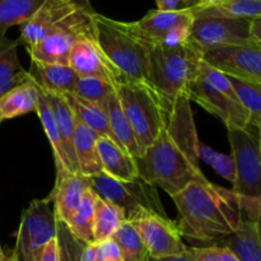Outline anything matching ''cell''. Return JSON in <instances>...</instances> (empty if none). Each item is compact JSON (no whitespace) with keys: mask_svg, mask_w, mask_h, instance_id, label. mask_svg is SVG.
Masks as SVG:
<instances>
[{"mask_svg":"<svg viewBox=\"0 0 261 261\" xmlns=\"http://www.w3.org/2000/svg\"><path fill=\"white\" fill-rule=\"evenodd\" d=\"M201 55L204 63L214 70L261 86V45L222 46Z\"/></svg>","mask_w":261,"mask_h":261,"instance_id":"7c38bea8","label":"cell"},{"mask_svg":"<svg viewBox=\"0 0 261 261\" xmlns=\"http://www.w3.org/2000/svg\"><path fill=\"white\" fill-rule=\"evenodd\" d=\"M5 260H7V256H5V255L3 254L2 247H0V261H5Z\"/></svg>","mask_w":261,"mask_h":261,"instance_id":"bcb514c9","label":"cell"},{"mask_svg":"<svg viewBox=\"0 0 261 261\" xmlns=\"http://www.w3.org/2000/svg\"><path fill=\"white\" fill-rule=\"evenodd\" d=\"M89 180L91 188L99 198L122 209L126 221L132 222L147 213L167 216L157 188L140 177L133 181H119L102 173Z\"/></svg>","mask_w":261,"mask_h":261,"instance_id":"ba28073f","label":"cell"},{"mask_svg":"<svg viewBox=\"0 0 261 261\" xmlns=\"http://www.w3.org/2000/svg\"><path fill=\"white\" fill-rule=\"evenodd\" d=\"M46 0H0V33L27 22Z\"/></svg>","mask_w":261,"mask_h":261,"instance_id":"4dcf8cb0","label":"cell"},{"mask_svg":"<svg viewBox=\"0 0 261 261\" xmlns=\"http://www.w3.org/2000/svg\"><path fill=\"white\" fill-rule=\"evenodd\" d=\"M63 97L79 122L93 130L98 137L110 138L115 142L114 135L110 129L106 111L102 105L87 101V99L75 96L74 93H66Z\"/></svg>","mask_w":261,"mask_h":261,"instance_id":"cb8c5ba5","label":"cell"},{"mask_svg":"<svg viewBox=\"0 0 261 261\" xmlns=\"http://www.w3.org/2000/svg\"><path fill=\"white\" fill-rule=\"evenodd\" d=\"M186 96L205 111L218 117L227 129L251 125L250 116L239 101L228 76L203 61L198 78L189 86Z\"/></svg>","mask_w":261,"mask_h":261,"instance_id":"5b68a950","label":"cell"},{"mask_svg":"<svg viewBox=\"0 0 261 261\" xmlns=\"http://www.w3.org/2000/svg\"><path fill=\"white\" fill-rule=\"evenodd\" d=\"M10 256L15 261H40L41 252L56 237V219L48 198L35 199L23 212Z\"/></svg>","mask_w":261,"mask_h":261,"instance_id":"30bf717a","label":"cell"},{"mask_svg":"<svg viewBox=\"0 0 261 261\" xmlns=\"http://www.w3.org/2000/svg\"><path fill=\"white\" fill-rule=\"evenodd\" d=\"M201 64L203 55L191 42L180 47H149L147 83L167 111L178 97L186 94L189 86L200 74Z\"/></svg>","mask_w":261,"mask_h":261,"instance_id":"277c9868","label":"cell"},{"mask_svg":"<svg viewBox=\"0 0 261 261\" xmlns=\"http://www.w3.org/2000/svg\"><path fill=\"white\" fill-rule=\"evenodd\" d=\"M28 71L30 83L47 94L73 93L78 75L69 65L43 64L31 60Z\"/></svg>","mask_w":261,"mask_h":261,"instance_id":"ac0fdd59","label":"cell"},{"mask_svg":"<svg viewBox=\"0 0 261 261\" xmlns=\"http://www.w3.org/2000/svg\"><path fill=\"white\" fill-rule=\"evenodd\" d=\"M157 260L158 261H195L190 247H188V250L180 255H176V256H170V257H163V259H157Z\"/></svg>","mask_w":261,"mask_h":261,"instance_id":"7bdbcfd3","label":"cell"},{"mask_svg":"<svg viewBox=\"0 0 261 261\" xmlns=\"http://www.w3.org/2000/svg\"><path fill=\"white\" fill-rule=\"evenodd\" d=\"M125 221L126 217L122 209L98 196L94 211L93 242L112 239L115 232Z\"/></svg>","mask_w":261,"mask_h":261,"instance_id":"f1b7e54d","label":"cell"},{"mask_svg":"<svg viewBox=\"0 0 261 261\" xmlns=\"http://www.w3.org/2000/svg\"><path fill=\"white\" fill-rule=\"evenodd\" d=\"M145 245L148 255L153 259H163L180 255L188 250L175 221L167 216L147 213L132 221Z\"/></svg>","mask_w":261,"mask_h":261,"instance_id":"4fadbf2b","label":"cell"},{"mask_svg":"<svg viewBox=\"0 0 261 261\" xmlns=\"http://www.w3.org/2000/svg\"><path fill=\"white\" fill-rule=\"evenodd\" d=\"M195 15L191 9L165 12V10H149L142 19L137 22H129L135 35L149 47L161 45L163 38L173 28L181 24L193 23Z\"/></svg>","mask_w":261,"mask_h":261,"instance_id":"2e32d148","label":"cell"},{"mask_svg":"<svg viewBox=\"0 0 261 261\" xmlns=\"http://www.w3.org/2000/svg\"><path fill=\"white\" fill-rule=\"evenodd\" d=\"M37 101L38 93L33 84L25 83L14 87L0 97V117L4 121L36 112Z\"/></svg>","mask_w":261,"mask_h":261,"instance_id":"484cf974","label":"cell"},{"mask_svg":"<svg viewBox=\"0 0 261 261\" xmlns=\"http://www.w3.org/2000/svg\"><path fill=\"white\" fill-rule=\"evenodd\" d=\"M198 17L254 19L261 17V0H226L221 4L198 12L195 18Z\"/></svg>","mask_w":261,"mask_h":261,"instance_id":"f546056e","label":"cell"},{"mask_svg":"<svg viewBox=\"0 0 261 261\" xmlns=\"http://www.w3.org/2000/svg\"><path fill=\"white\" fill-rule=\"evenodd\" d=\"M223 2H226V0H199L195 7L191 8V10H193L194 15H195L198 12H201V10L206 9V8L214 7L217 4H221Z\"/></svg>","mask_w":261,"mask_h":261,"instance_id":"b9f144b4","label":"cell"},{"mask_svg":"<svg viewBox=\"0 0 261 261\" xmlns=\"http://www.w3.org/2000/svg\"><path fill=\"white\" fill-rule=\"evenodd\" d=\"M112 240L119 246L124 261H147L149 257L144 242L132 222L125 221L115 232Z\"/></svg>","mask_w":261,"mask_h":261,"instance_id":"1f68e13d","label":"cell"},{"mask_svg":"<svg viewBox=\"0 0 261 261\" xmlns=\"http://www.w3.org/2000/svg\"><path fill=\"white\" fill-rule=\"evenodd\" d=\"M195 261H240L227 247L221 245L190 247Z\"/></svg>","mask_w":261,"mask_h":261,"instance_id":"8d00e7d4","label":"cell"},{"mask_svg":"<svg viewBox=\"0 0 261 261\" xmlns=\"http://www.w3.org/2000/svg\"><path fill=\"white\" fill-rule=\"evenodd\" d=\"M236 96L250 116L252 126L261 129V86L228 76Z\"/></svg>","mask_w":261,"mask_h":261,"instance_id":"d6a6232c","label":"cell"},{"mask_svg":"<svg viewBox=\"0 0 261 261\" xmlns=\"http://www.w3.org/2000/svg\"><path fill=\"white\" fill-rule=\"evenodd\" d=\"M199 0H155L158 10L165 12H176V10L191 9Z\"/></svg>","mask_w":261,"mask_h":261,"instance_id":"f35d334b","label":"cell"},{"mask_svg":"<svg viewBox=\"0 0 261 261\" xmlns=\"http://www.w3.org/2000/svg\"><path fill=\"white\" fill-rule=\"evenodd\" d=\"M56 239L60 250V261H81V254L86 244L76 240L66 224L56 222Z\"/></svg>","mask_w":261,"mask_h":261,"instance_id":"d590c367","label":"cell"},{"mask_svg":"<svg viewBox=\"0 0 261 261\" xmlns=\"http://www.w3.org/2000/svg\"><path fill=\"white\" fill-rule=\"evenodd\" d=\"M98 135L76 120L75 135H74V153H75L76 167L78 172L86 177H94L103 173L98 150L97 140Z\"/></svg>","mask_w":261,"mask_h":261,"instance_id":"7402d4cb","label":"cell"},{"mask_svg":"<svg viewBox=\"0 0 261 261\" xmlns=\"http://www.w3.org/2000/svg\"><path fill=\"white\" fill-rule=\"evenodd\" d=\"M8 40L7 37V33H0V48H2V46L4 45L5 41Z\"/></svg>","mask_w":261,"mask_h":261,"instance_id":"f6af8a7d","label":"cell"},{"mask_svg":"<svg viewBox=\"0 0 261 261\" xmlns=\"http://www.w3.org/2000/svg\"><path fill=\"white\" fill-rule=\"evenodd\" d=\"M251 20L198 17L191 25L190 42L201 54L222 46L261 45L252 36Z\"/></svg>","mask_w":261,"mask_h":261,"instance_id":"8fae6325","label":"cell"},{"mask_svg":"<svg viewBox=\"0 0 261 261\" xmlns=\"http://www.w3.org/2000/svg\"><path fill=\"white\" fill-rule=\"evenodd\" d=\"M228 140L236 178L231 189L245 198H261V139L260 129L252 125L229 127Z\"/></svg>","mask_w":261,"mask_h":261,"instance_id":"9c48e42d","label":"cell"},{"mask_svg":"<svg viewBox=\"0 0 261 261\" xmlns=\"http://www.w3.org/2000/svg\"><path fill=\"white\" fill-rule=\"evenodd\" d=\"M18 40H8L0 48V97L20 84L30 83L28 71L20 64L17 48Z\"/></svg>","mask_w":261,"mask_h":261,"instance_id":"d4e9b609","label":"cell"},{"mask_svg":"<svg viewBox=\"0 0 261 261\" xmlns=\"http://www.w3.org/2000/svg\"><path fill=\"white\" fill-rule=\"evenodd\" d=\"M94 245H96V256L98 261H124L119 246L112 239L94 242Z\"/></svg>","mask_w":261,"mask_h":261,"instance_id":"74e56055","label":"cell"},{"mask_svg":"<svg viewBox=\"0 0 261 261\" xmlns=\"http://www.w3.org/2000/svg\"><path fill=\"white\" fill-rule=\"evenodd\" d=\"M51 110H53L54 119H55L56 127H58L59 137L61 139L64 152L68 157L69 166H70L71 172H78L75 161V153H74V135H75L76 119L74 116L73 111L66 103L63 96L59 94H47L45 93Z\"/></svg>","mask_w":261,"mask_h":261,"instance_id":"603a6c76","label":"cell"},{"mask_svg":"<svg viewBox=\"0 0 261 261\" xmlns=\"http://www.w3.org/2000/svg\"><path fill=\"white\" fill-rule=\"evenodd\" d=\"M88 188H91L89 177L69 171L56 172L55 186L47 196L53 203L56 222H61L64 224L70 222L78 209L83 194Z\"/></svg>","mask_w":261,"mask_h":261,"instance_id":"5bb4252c","label":"cell"},{"mask_svg":"<svg viewBox=\"0 0 261 261\" xmlns=\"http://www.w3.org/2000/svg\"><path fill=\"white\" fill-rule=\"evenodd\" d=\"M81 261H98L96 256V245H94V242L84 246L83 251L81 254Z\"/></svg>","mask_w":261,"mask_h":261,"instance_id":"60d3db41","label":"cell"},{"mask_svg":"<svg viewBox=\"0 0 261 261\" xmlns=\"http://www.w3.org/2000/svg\"><path fill=\"white\" fill-rule=\"evenodd\" d=\"M68 65L78 76H98L111 82L115 87L121 83L119 74L99 51L93 35L84 36L74 42Z\"/></svg>","mask_w":261,"mask_h":261,"instance_id":"9a60e30c","label":"cell"},{"mask_svg":"<svg viewBox=\"0 0 261 261\" xmlns=\"http://www.w3.org/2000/svg\"><path fill=\"white\" fill-rule=\"evenodd\" d=\"M70 2L75 3L76 5H79V7L83 8V9L88 10V12H96V10L93 9V7H92V4L89 0H70Z\"/></svg>","mask_w":261,"mask_h":261,"instance_id":"ee69618b","label":"cell"},{"mask_svg":"<svg viewBox=\"0 0 261 261\" xmlns=\"http://www.w3.org/2000/svg\"><path fill=\"white\" fill-rule=\"evenodd\" d=\"M97 150L105 175L119 181H133L139 177L135 158L116 142L110 138L99 137Z\"/></svg>","mask_w":261,"mask_h":261,"instance_id":"d6986e66","label":"cell"},{"mask_svg":"<svg viewBox=\"0 0 261 261\" xmlns=\"http://www.w3.org/2000/svg\"><path fill=\"white\" fill-rule=\"evenodd\" d=\"M94 13L83 9L70 0H46L40 9L20 25L18 41L27 48L54 33L92 30V15Z\"/></svg>","mask_w":261,"mask_h":261,"instance_id":"52a82bcc","label":"cell"},{"mask_svg":"<svg viewBox=\"0 0 261 261\" xmlns=\"http://www.w3.org/2000/svg\"><path fill=\"white\" fill-rule=\"evenodd\" d=\"M40 261H60V250H59L58 239L54 237L46 244L41 252Z\"/></svg>","mask_w":261,"mask_h":261,"instance_id":"ab89813d","label":"cell"},{"mask_svg":"<svg viewBox=\"0 0 261 261\" xmlns=\"http://www.w3.org/2000/svg\"><path fill=\"white\" fill-rule=\"evenodd\" d=\"M114 91L115 86L106 79L98 76H78L73 93L87 101L103 105Z\"/></svg>","mask_w":261,"mask_h":261,"instance_id":"836d02e7","label":"cell"},{"mask_svg":"<svg viewBox=\"0 0 261 261\" xmlns=\"http://www.w3.org/2000/svg\"><path fill=\"white\" fill-rule=\"evenodd\" d=\"M217 245L227 247L240 261H261L260 221L244 219L232 233Z\"/></svg>","mask_w":261,"mask_h":261,"instance_id":"ffe728a7","label":"cell"},{"mask_svg":"<svg viewBox=\"0 0 261 261\" xmlns=\"http://www.w3.org/2000/svg\"><path fill=\"white\" fill-rule=\"evenodd\" d=\"M199 160L211 166L224 180L229 181L231 184L234 182L236 172H234V163L231 154H222L200 142L199 143Z\"/></svg>","mask_w":261,"mask_h":261,"instance_id":"e575fe53","label":"cell"},{"mask_svg":"<svg viewBox=\"0 0 261 261\" xmlns=\"http://www.w3.org/2000/svg\"><path fill=\"white\" fill-rule=\"evenodd\" d=\"M147 261H158L157 259H153V257H148Z\"/></svg>","mask_w":261,"mask_h":261,"instance_id":"c3c4849f","label":"cell"},{"mask_svg":"<svg viewBox=\"0 0 261 261\" xmlns=\"http://www.w3.org/2000/svg\"><path fill=\"white\" fill-rule=\"evenodd\" d=\"M2 121H3V119H2V117H0V124H2Z\"/></svg>","mask_w":261,"mask_h":261,"instance_id":"681fc988","label":"cell"},{"mask_svg":"<svg viewBox=\"0 0 261 261\" xmlns=\"http://www.w3.org/2000/svg\"><path fill=\"white\" fill-rule=\"evenodd\" d=\"M97 199L98 195L96 191L92 188L87 189L73 218L66 224L70 233L86 245L93 242V222Z\"/></svg>","mask_w":261,"mask_h":261,"instance_id":"83f0119b","label":"cell"},{"mask_svg":"<svg viewBox=\"0 0 261 261\" xmlns=\"http://www.w3.org/2000/svg\"><path fill=\"white\" fill-rule=\"evenodd\" d=\"M199 143L191 102L182 94L168 110L157 139L135 158L138 176L170 196L194 181L206 180L200 168Z\"/></svg>","mask_w":261,"mask_h":261,"instance_id":"6da1fadb","label":"cell"},{"mask_svg":"<svg viewBox=\"0 0 261 261\" xmlns=\"http://www.w3.org/2000/svg\"><path fill=\"white\" fill-rule=\"evenodd\" d=\"M115 89L137 142L144 152L165 127L168 111L148 83L125 82Z\"/></svg>","mask_w":261,"mask_h":261,"instance_id":"8992f818","label":"cell"},{"mask_svg":"<svg viewBox=\"0 0 261 261\" xmlns=\"http://www.w3.org/2000/svg\"><path fill=\"white\" fill-rule=\"evenodd\" d=\"M37 89V88H36ZM38 93V101H37V112L40 121L42 124L43 132H45L46 138L48 139L53 149L54 158H55V166H56V172H61V171H70V166H69L68 157H66L65 152H64L63 144H61V139L59 137L58 127H56L55 119H54L53 110H51L50 103H48L47 98H46L45 93L37 89Z\"/></svg>","mask_w":261,"mask_h":261,"instance_id":"4316f807","label":"cell"},{"mask_svg":"<svg viewBox=\"0 0 261 261\" xmlns=\"http://www.w3.org/2000/svg\"><path fill=\"white\" fill-rule=\"evenodd\" d=\"M93 35V28L88 31L71 30L54 33L42 38L38 42L25 48L31 56V60L43 64H60L68 65L69 55L74 42L84 36Z\"/></svg>","mask_w":261,"mask_h":261,"instance_id":"e0dca14e","label":"cell"},{"mask_svg":"<svg viewBox=\"0 0 261 261\" xmlns=\"http://www.w3.org/2000/svg\"><path fill=\"white\" fill-rule=\"evenodd\" d=\"M93 38L99 51L121 83H147V65L149 46L134 33L129 22L112 19L99 13L92 15Z\"/></svg>","mask_w":261,"mask_h":261,"instance_id":"3957f363","label":"cell"},{"mask_svg":"<svg viewBox=\"0 0 261 261\" xmlns=\"http://www.w3.org/2000/svg\"><path fill=\"white\" fill-rule=\"evenodd\" d=\"M5 261H15V260L13 259L12 256H8V257H7V260H5Z\"/></svg>","mask_w":261,"mask_h":261,"instance_id":"7dc6e473","label":"cell"},{"mask_svg":"<svg viewBox=\"0 0 261 261\" xmlns=\"http://www.w3.org/2000/svg\"><path fill=\"white\" fill-rule=\"evenodd\" d=\"M181 237L217 245L244 221L239 196L208 180L194 181L171 196Z\"/></svg>","mask_w":261,"mask_h":261,"instance_id":"7a4b0ae2","label":"cell"},{"mask_svg":"<svg viewBox=\"0 0 261 261\" xmlns=\"http://www.w3.org/2000/svg\"><path fill=\"white\" fill-rule=\"evenodd\" d=\"M102 106L106 111L110 129H111L112 135H114L115 142L134 158L140 157L143 154V150L140 148L139 143L137 142L132 125L127 120L124 110H122L119 97H117L116 89L107 97Z\"/></svg>","mask_w":261,"mask_h":261,"instance_id":"44dd1931","label":"cell"}]
</instances>
